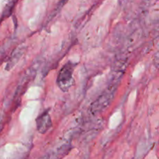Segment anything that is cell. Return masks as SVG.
Returning <instances> with one entry per match:
<instances>
[{
    "mask_svg": "<svg viewBox=\"0 0 159 159\" xmlns=\"http://www.w3.org/2000/svg\"><path fill=\"white\" fill-rule=\"evenodd\" d=\"M75 64L71 61L67 62L61 68L57 77V84L62 92H67L74 84L73 72Z\"/></svg>",
    "mask_w": 159,
    "mask_h": 159,
    "instance_id": "1",
    "label": "cell"
},
{
    "mask_svg": "<svg viewBox=\"0 0 159 159\" xmlns=\"http://www.w3.org/2000/svg\"><path fill=\"white\" fill-rule=\"evenodd\" d=\"M52 120L48 111L43 112L40 115L36 120V127L37 131L41 134H44L45 133L50 130L52 127Z\"/></svg>",
    "mask_w": 159,
    "mask_h": 159,
    "instance_id": "2",
    "label": "cell"
}]
</instances>
